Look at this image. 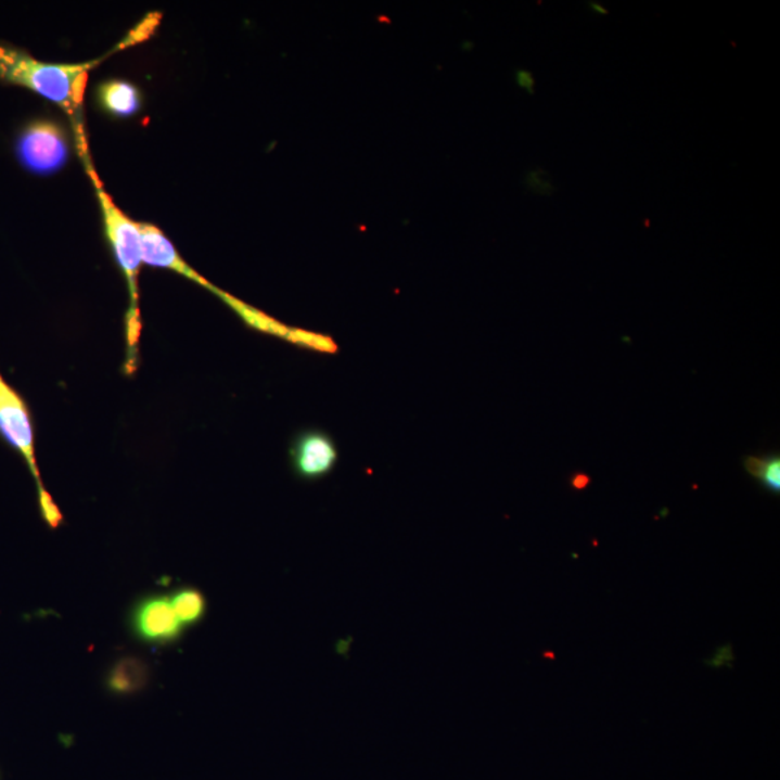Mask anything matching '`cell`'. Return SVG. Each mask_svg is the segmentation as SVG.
Returning <instances> with one entry per match:
<instances>
[{"mask_svg": "<svg viewBox=\"0 0 780 780\" xmlns=\"http://www.w3.org/2000/svg\"><path fill=\"white\" fill-rule=\"evenodd\" d=\"M76 148L78 155L81 156L82 163H85L86 172L94 187L95 195H98L108 245H111L116 264L119 265L122 273H124L126 283H128L130 303L125 321L126 346H128L125 372L132 374L137 370L138 346L142 331L141 311H139V272H141V265L143 264L141 233H139L138 221L125 215L113 202L112 195L104 190L102 181H100V177L95 172L94 165L91 163L86 130H80V132L76 133Z\"/></svg>", "mask_w": 780, "mask_h": 780, "instance_id": "1", "label": "cell"}, {"mask_svg": "<svg viewBox=\"0 0 780 780\" xmlns=\"http://www.w3.org/2000/svg\"><path fill=\"white\" fill-rule=\"evenodd\" d=\"M102 60L80 64L47 63L35 59L28 51L0 41V85L22 87L34 91L63 108L73 128L85 125L81 119L82 102L89 72Z\"/></svg>", "mask_w": 780, "mask_h": 780, "instance_id": "2", "label": "cell"}, {"mask_svg": "<svg viewBox=\"0 0 780 780\" xmlns=\"http://www.w3.org/2000/svg\"><path fill=\"white\" fill-rule=\"evenodd\" d=\"M34 422L28 402L24 396L9 385L0 374V438L25 460L38 490L39 512L43 522L52 529L63 523L64 516L52 496L43 486L35 456Z\"/></svg>", "mask_w": 780, "mask_h": 780, "instance_id": "3", "label": "cell"}, {"mask_svg": "<svg viewBox=\"0 0 780 780\" xmlns=\"http://www.w3.org/2000/svg\"><path fill=\"white\" fill-rule=\"evenodd\" d=\"M13 154L25 171L38 177H50L67 165L72 142L61 122L37 117L17 130Z\"/></svg>", "mask_w": 780, "mask_h": 780, "instance_id": "4", "label": "cell"}, {"mask_svg": "<svg viewBox=\"0 0 780 780\" xmlns=\"http://www.w3.org/2000/svg\"><path fill=\"white\" fill-rule=\"evenodd\" d=\"M290 461L295 476L301 481H320L329 476L338 463L337 444L325 431H301L292 439Z\"/></svg>", "mask_w": 780, "mask_h": 780, "instance_id": "5", "label": "cell"}, {"mask_svg": "<svg viewBox=\"0 0 780 780\" xmlns=\"http://www.w3.org/2000/svg\"><path fill=\"white\" fill-rule=\"evenodd\" d=\"M181 622L174 612L171 599L150 597L141 601L133 613V629L139 638L151 643H167L181 634Z\"/></svg>", "mask_w": 780, "mask_h": 780, "instance_id": "6", "label": "cell"}, {"mask_svg": "<svg viewBox=\"0 0 780 780\" xmlns=\"http://www.w3.org/2000/svg\"><path fill=\"white\" fill-rule=\"evenodd\" d=\"M138 226L139 233H141L143 264L155 266V268L172 270V272L190 279V281L197 283V285L207 287L208 291H216L215 285H212L206 278H203L197 270L191 268V266L182 259V256L178 254L176 246L165 236L163 230L150 223H138Z\"/></svg>", "mask_w": 780, "mask_h": 780, "instance_id": "7", "label": "cell"}, {"mask_svg": "<svg viewBox=\"0 0 780 780\" xmlns=\"http://www.w3.org/2000/svg\"><path fill=\"white\" fill-rule=\"evenodd\" d=\"M100 111L117 119H128L141 112L142 93L138 86L126 80H106L95 89Z\"/></svg>", "mask_w": 780, "mask_h": 780, "instance_id": "8", "label": "cell"}, {"mask_svg": "<svg viewBox=\"0 0 780 780\" xmlns=\"http://www.w3.org/2000/svg\"><path fill=\"white\" fill-rule=\"evenodd\" d=\"M215 294L219 296L221 301H225L251 329L260 331V333L277 335V337L285 340L287 334H290V327L281 324V322L260 312L259 309L242 303V301L234 298V296L230 294H226V292L219 290V287H216Z\"/></svg>", "mask_w": 780, "mask_h": 780, "instance_id": "9", "label": "cell"}, {"mask_svg": "<svg viewBox=\"0 0 780 780\" xmlns=\"http://www.w3.org/2000/svg\"><path fill=\"white\" fill-rule=\"evenodd\" d=\"M146 665L135 657L120 660L108 674L107 686L117 694H130L141 690L146 682Z\"/></svg>", "mask_w": 780, "mask_h": 780, "instance_id": "10", "label": "cell"}, {"mask_svg": "<svg viewBox=\"0 0 780 780\" xmlns=\"http://www.w3.org/2000/svg\"><path fill=\"white\" fill-rule=\"evenodd\" d=\"M174 612L181 625H194L206 613V599L195 588H182L171 597Z\"/></svg>", "mask_w": 780, "mask_h": 780, "instance_id": "11", "label": "cell"}, {"mask_svg": "<svg viewBox=\"0 0 780 780\" xmlns=\"http://www.w3.org/2000/svg\"><path fill=\"white\" fill-rule=\"evenodd\" d=\"M744 469L762 483L766 490L779 494L780 490V459L778 455L746 457Z\"/></svg>", "mask_w": 780, "mask_h": 780, "instance_id": "12", "label": "cell"}, {"mask_svg": "<svg viewBox=\"0 0 780 780\" xmlns=\"http://www.w3.org/2000/svg\"><path fill=\"white\" fill-rule=\"evenodd\" d=\"M286 340L292 344H296V346L327 353V355H334V353L338 351L334 340L327 337V335L312 333V331L291 329Z\"/></svg>", "mask_w": 780, "mask_h": 780, "instance_id": "13", "label": "cell"}, {"mask_svg": "<svg viewBox=\"0 0 780 780\" xmlns=\"http://www.w3.org/2000/svg\"><path fill=\"white\" fill-rule=\"evenodd\" d=\"M516 81H517V86H520L521 89L526 90L527 93H529V94L535 93L534 74L526 72V69H520V72L516 73Z\"/></svg>", "mask_w": 780, "mask_h": 780, "instance_id": "14", "label": "cell"}, {"mask_svg": "<svg viewBox=\"0 0 780 780\" xmlns=\"http://www.w3.org/2000/svg\"><path fill=\"white\" fill-rule=\"evenodd\" d=\"M571 486L574 487L575 490H584L587 489L588 485H590L591 478L587 476V474L584 473H575L573 477H571Z\"/></svg>", "mask_w": 780, "mask_h": 780, "instance_id": "15", "label": "cell"}, {"mask_svg": "<svg viewBox=\"0 0 780 780\" xmlns=\"http://www.w3.org/2000/svg\"><path fill=\"white\" fill-rule=\"evenodd\" d=\"M588 8H590L592 12L599 13V15H609L608 9H605L603 4L599 2H590L588 3Z\"/></svg>", "mask_w": 780, "mask_h": 780, "instance_id": "16", "label": "cell"}]
</instances>
